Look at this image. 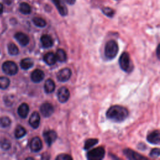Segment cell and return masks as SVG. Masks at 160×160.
<instances>
[{
    "label": "cell",
    "mask_w": 160,
    "mask_h": 160,
    "mask_svg": "<svg viewBox=\"0 0 160 160\" xmlns=\"http://www.w3.org/2000/svg\"><path fill=\"white\" fill-rule=\"evenodd\" d=\"M128 114V109L124 107L119 105H114L108 109L106 116L110 120L119 122L125 120Z\"/></svg>",
    "instance_id": "obj_1"
},
{
    "label": "cell",
    "mask_w": 160,
    "mask_h": 160,
    "mask_svg": "<svg viewBox=\"0 0 160 160\" xmlns=\"http://www.w3.org/2000/svg\"><path fill=\"white\" fill-rule=\"evenodd\" d=\"M119 51V48L117 42L114 40L108 41L104 48V54L107 59H112L114 58Z\"/></svg>",
    "instance_id": "obj_2"
},
{
    "label": "cell",
    "mask_w": 160,
    "mask_h": 160,
    "mask_svg": "<svg viewBox=\"0 0 160 160\" xmlns=\"http://www.w3.org/2000/svg\"><path fill=\"white\" fill-rule=\"evenodd\" d=\"M105 155V150L103 147H98L90 150L87 153V158L89 160H101Z\"/></svg>",
    "instance_id": "obj_3"
},
{
    "label": "cell",
    "mask_w": 160,
    "mask_h": 160,
    "mask_svg": "<svg viewBox=\"0 0 160 160\" xmlns=\"http://www.w3.org/2000/svg\"><path fill=\"white\" fill-rule=\"evenodd\" d=\"M2 70L6 74L12 76L16 74L18 72V68L15 62L13 61H8L3 63Z\"/></svg>",
    "instance_id": "obj_4"
},
{
    "label": "cell",
    "mask_w": 160,
    "mask_h": 160,
    "mask_svg": "<svg viewBox=\"0 0 160 160\" xmlns=\"http://www.w3.org/2000/svg\"><path fill=\"white\" fill-rule=\"evenodd\" d=\"M119 66L122 70L124 71H128L130 69V58L129 55L127 52H124L121 55L119 59Z\"/></svg>",
    "instance_id": "obj_5"
},
{
    "label": "cell",
    "mask_w": 160,
    "mask_h": 160,
    "mask_svg": "<svg viewBox=\"0 0 160 160\" xmlns=\"http://www.w3.org/2000/svg\"><path fill=\"white\" fill-rule=\"evenodd\" d=\"M71 74V70L69 68H66L62 69L58 72L57 79L60 82H66L70 79Z\"/></svg>",
    "instance_id": "obj_6"
},
{
    "label": "cell",
    "mask_w": 160,
    "mask_h": 160,
    "mask_svg": "<svg viewBox=\"0 0 160 160\" xmlns=\"http://www.w3.org/2000/svg\"><path fill=\"white\" fill-rule=\"evenodd\" d=\"M43 137L45 142L48 146H51L57 139V133L53 130L46 131L43 132Z\"/></svg>",
    "instance_id": "obj_7"
},
{
    "label": "cell",
    "mask_w": 160,
    "mask_h": 160,
    "mask_svg": "<svg viewBox=\"0 0 160 160\" xmlns=\"http://www.w3.org/2000/svg\"><path fill=\"white\" fill-rule=\"evenodd\" d=\"M57 96H58L59 101L62 103H64L69 99L70 96V93L67 88L61 87L59 89Z\"/></svg>",
    "instance_id": "obj_8"
},
{
    "label": "cell",
    "mask_w": 160,
    "mask_h": 160,
    "mask_svg": "<svg viewBox=\"0 0 160 160\" xmlns=\"http://www.w3.org/2000/svg\"><path fill=\"white\" fill-rule=\"evenodd\" d=\"M54 107L49 102L43 103L40 107V111L44 117L48 118L51 116L54 112Z\"/></svg>",
    "instance_id": "obj_9"
},
{
    "label": "cell",
    "mask_w": 160,
    "mask_h": 160,
    "mask_svg": "<svg viewBox=\"0 0 160 160\" xmlns=\"http://www.w3.org/2000/svg\"><path fill=\"white\" fill-rule=\"evenodd\" d=\"M52 1L53 4L55 5L59 13L61 16H65L68 14V8L62 0H52Z\"/></svg>",
    "instance_id": "obj_10"
},
{
    "label": "cell",
    "mask_w": 160,
    "mask_h": 160,
    "mask_svg": "<svg viewBox=\"0 0 160 160\" xmlns=\"http://www.w3.org/2000/svg\"><path fill=\"white\" fill-rule=\"evenodd\" d=\"M42 148V143L39 137L33 138L30 142V148L33 152H39Z\"/></svg>",
    "instance_id": "obj_11"
},
{
    "label": "cell",
    "mask_w": 160,
    "mask_h": 160,
    "mask_svg": "<svg viewBox=\"0 0 160 160\" xmlns=\"http://www.w3.org/2000/svg\"><path fill=\"white\" fill-rule=\"evenodd\" d=\"M124 154L126 156V157L129 159H146L147 158L138 154V152L132 151L130 149H126L124 150Z\"/></svg>",
    "instance_id": "obj_12"
},
{
    "label": "cell",
    "mask_w": 160,
    "mask_h": 160,
    "mask_svg": "<svg viewBox=\"0 0 160 160\" xmlns=\"http://www.w3.org/2000/svg\"><path fill=\"white\" fill-rule=\"evenodd\" d=\"M29 123L31 126L34 129L38 128L40 123V116L38 112L34 111L31 114L29 118Z\"/></svg>",
    "instance_id": "obj_13"
},
{
    "label": "cell",
    "mask_w": 160,
    "mask_h": 160,
    "mask_svg": "<svg viewBox=\"0 0 160 160\" xmlns=\"http://www.w3.org/2000/svg\"><path fill=\"white\" fill-rule=\"evenodd\" d=\"M14 38L19 42V43L22 46H25L28 45V43L29 42V37L23 32H18L16 33L14 35Z\"/></svg>",
    "instance_id": "obj_14"
},
{
    "label": "cell",
    "mask_w": 160,
    "mask_h": 160,
    "mask_svg": "<svg viewBox=\"0 0 160 160\" xmlns=\"http://www.w3.org/2000/svg\"><path fill=\"white\" fill-rule=\"evenodd\" d=\"M44 78V72L39 69H35L33 71L31 75V80L34 82H39L43 80Z\"/></svg>",
    "instance_id": "obj_15"
},
{
    "label": "cell",
    "mask_w": 160,
    "mask_h": 160,
    "mask_svg": "<svg viewBox=\"0 0 160 160\" xmlns=\"http://www.w3.org/2000/svg\"><path fill=\"white\" fill-rule=\"evenodd\" d=\"M160 134L158 130H155L149 133L147 136V140L149 142L154 144H157L159 143L160 141Z\"/></svg>",
    "instance_id": "obj_16"
},
{
    "label": "cell",
    "mask_w": 160,
    "mask_h": 160,
    "mask_svg": "<svg viewBox=\"0 0 160 160\" xmlns=\"http://www.w3.org/2000/svg\"><path fill=\"white\" fill-rule=\"evenodd\" d=\"M41 42L44 48H49L53 45V39L50 36L44 34L41 37Z\"/></svg>",
    "instance_id": "obj_17"
},
{
    "label": "cell",
    "mask_w": 160,
    "mask_h": 160,
    "mask_svg": "<svg viewBox=\"0 0 160 160\" xmlns=\"http://www.w3.org/2000/svg\"><path fill=\"white\" fill-rule=\"evenodd\" d=\"M43 59H44V62L49 66L54 64L57 61L55 54H54L52 52H49L46 53L44 56Z\"/></svg>",
    "instance_id": "obj_18"
},
{
    "label": "cell",
    "mask_w": 160,
    "mask_h": 160,
    "mask_svg": "<svg viewBox=\"0 0 160 160\" xmlns=\"http://www.w3.org/2000/svg\"><path fill=\"white\" fill-rule=\"evenodd\" d=\"M29 108L28 105L26 103H22L18 108V113L21 118H25L29 113Z\"/></svg>",
    "instance_id": "obj_19"
},
{
    "label": "cell",
    "mask_w": 160,
    "mask_h": 160,
    "mask_svg": "<svg viewBox=\"0 0 160 160\" xmlns=\"http://www.w3.org/2000/svg\"><path fill=\"white\" fill-rule=\"evenodd\" d=\"M55 83L51 79H48L44 85V91L46 93H51L55 89Z\"/></svg>",
    "instance_id": "obj_20"
},
{
    "label": "cell",
    "mask_w": 160,
    "mask_h": 160,
    "mask_svg": "<svg viewBox=\"0 0 160 160\" xmlns=\"http://www.w3.org/2000/svg\"><path fill=\"white\" fill-rule=\"evenodd\" d=\"M34 64V62L32 60L31 58H25L22 59V61L20 62V66L22 69H28L32 67Z\"/></svg>",
    "instance_id": "obj_21"
},
{
    "label": "cell",
    "mask_w": 160,
    "mask_h": 160,
    "mask_svg": "<svg viewBox=\"0 0 160 160\" xmlns=\"http://www.w3.org/2000/svg\"><path fill=\"white\" fill-rule=\"evenodd\" d=\"M56 58L57 61H59V62H64L66 61L67 59V55L66 52L62 49H59L57 50L56 52Z\"/></svg>",
    "instance_id": "obj_22"
},
{
    "label": "cell",
    "mask_w": 160,
    "mask_h": 160,
    "mask_svg": "<svg viewBox=\"0 0 160 160\" xmlns=\"http://www.w3.org/2000/svg\"><path fill=\"white\" fill-rule=\"evenodd\" d=\"M19 11L22 14H29L31 12V8L29 4L26 2H21L19 5Z\"/></svg>",
    "instance_id": "obj_23"
},
{
    "label": "cell",
    "mask_w": 160,
    "mask_h": 160,
    "mask_svg": "<svg viewBox=\"0 0 160 160\" xmlns=\"http://www.w3.org/2000/svg\"><path fill=\"white\" fill-rule=\"evenodd\" d=\"M26 134V131L24 127L18 125L15 130V137L18 139L23 137Z\"/></svg>",
    "instance_id": "obj_24"
},
{
    "label": "cell",
    "mask_w": 160,
    "mask_h": 160,
    "mask_svg": "<svg viewBox=\"0 0 160 160\" xmlns=\"http://www.w3.org/2000/svg\"><path fill=\"white\" fill-rule=\"evenodd\" d=\"M32 22L35 26L39 28H44L46 25V21L44 19L39 17H34L32 19Z\"/></svg>",
    "instance_id": "obj_25"
},
{
    "label": "cell",
    "mask_w": 160,
    "mask_h": 160,
    "mask_svg": "<svg viewBox=\"0 0 160 160\" xmlns=\"http://www.w3.org/2000/svg\"><path fill=\"white\" fill-rule=\"evenodd\" d=\"M98 142V139H88L84 143V149L85 150H88L92 146H94L95 144H96Z\"/></svg>",
    "instance_id": "obj_26"
},
{
    "label": "cell",
    "mask_w": 160,
    "mask_h": 160,
    "mask_svg": "<svg viewBox=\"0 0 160 160\" xmlns=\"http://www.w3.org/2000/svg\"><path fill=\"white\" fill-rule=\"evenodd\" d=\"M9 79L6 77H0V88L2 89H6L9 85Z\"/></svg>",
    "instance_id": "obj_27"
},
{
    "label": "cell",
    "mask_w": 160,
    "mask_h": 160,
    "mask_svg": "<svg viewBox=\"0 0 160 160\" xmlns=\"http://www.w3.org/2000/svg\"><path fill=\"white\" fill-rule=\"evenodd\" d=\"M8 52L11 55H17L19 53V49L14 43H9L8 44Z\"/></svg>",
    "instance_id": "obj_28"
},
{
    "label": "cell",
    "mask_w": 160,
    "mask_h": 160,
    "mask_svg": "<svg viewBox=\"0 0 160 160\" xmlns=\"http://www.w3.org/2000/svg\"><path fill=\"white\" fill-rule=\"evenodd\" d=\"M0 146L2 149L8 150L11 148V142L8 139L3 138L0 141Z\"/></svg>",
    "instance_id": "obj_29"
},
{
    "label": "cell",
    "mask_w": 160,
    "mask_h": 160,
    "mask_svg": "<svg viewBox=\"0 0 160 160\" xmlns=\"http://www.w3.org/2000/svg\"><path fill=\"white\" fill-rule=\"evenodd\" d=\"M102 12L106 16L112 18L114 14V11L109 7H104L102 8Z\"/></svg>",
    "instance_id": "obj_30"
},
{
    "label": "cell",
    "mask_w": 160,
    "mask_h": 160,
    "mask_svg": "<svg viewBox=\"0 0 160 160\" xmlns=\"http://www.w3.org/2000/svg\"><path fill=\"white\" fill-rule=\"evenodd\" d=\"M11 119L8 117L4 116L0 118V125L3 128L9 126L11 124Z\"/></svg>",
    "instance_id": "obj_31"
},
{
    "label": "cell",
    "mask_w": 160,
    "mask_h": 160,
    "mask_svg": "<svg viewBox=\"0 0 160 160\" xmlns=\"http://www.w3.org/2000/svg\"><path fill=\"white\" fill-rule=\"evenodd\" d=\"M56 160H70L72 159V157L66 154H61L56 158Z\"/></svg>",
    "instance_id": "obj_32"
},
{
    "label": "cell",
    "mask_w": 160,
    "mask_h": 160,
    "mask_svg": "<svg viewBox=\"0 0 160 160\" xmlns=\"http://www.w3.org/2000/svg\"><path fill=\"white\" fill-rule=\"evenodd\" d=\"M159 154H160V152H159V148H154V149H152V151L149 153L150 156H151L152 158L158 157L159 156Z\"/></svg>",
    "instance_id": "obj_33"
},
{
    "label": "cell",
    "mask_w": 160,
    "mask_h": 160,
    "mask_svg": "<svg viewBox=\"0 0 160 160\" xmlns=\"http://www.w3.org/2000/svg\"><path fill=\"white\" fill-rule=\"evenodd\" d=\"M66 3H68V4H70V5H72L75 3L76 2V0H64Z\"/></svg>",
    "instance_id": "obj_34"
},
{
    "label": "cell",
    "mask_w": 160,
    "mask_h": 160,
    "mask_svg": "<svg viewBox=\"0 0 160 160\" xmlns=\"http://www.w3.org/2000/svg\"><path fill=\"white\" fill-rule=\"evenodd\" d=\"M3 12V5L0 3V14H1Z\"/></svg>",
    "instance_id": "obj_35"
},
{
    "label": "cell",
    "mask_w": 160,
    "mask_h": 160,
    "mask_svg": "<svg viewBox=\"0 0 160 160\" xmlns=\"http://www.w3.org/2000/svg\"><path fill=\"white\" fill-rule=\"evenodd\" d=\"M26 159H33V158H26Z\"/></svg>",
    "instance_id": "obj_36"
}]
</instances>
